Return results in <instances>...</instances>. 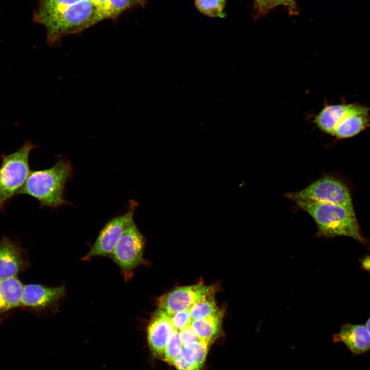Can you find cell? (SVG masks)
I'll use <instances>...</instances> for the list:
<instances>
[{"mask_svg": "<svg viewBox=\"0 0 370 370\" xmlns=\"http://www.w3.org/2000/svg\"><path fill=\"white\" fill-rule=\"evenodd\" d=\"M72 173L70 162L61 159L49 169L31 171L18 195L32 196L40 202L41 207L56 209L69 205L64 198V191Z\"/></svg>", "mask_w": 370, "mask_h": 370, "instance_id": "obj_1", "label": "cell"}, {"mask_svg": "<svg viewBox=\"0 0 370 370\" xmlns=\"http://www.w3.org/2000/svg\"><path fill=\"white\" fill-rule=\"evenodd\" d=\"M295 203L316 222L318 230L317 236L331 238L344 236L366 245L368 244L360 233L354 210L329 203L301 201Z\"/></svg>", "mask_w": 370, "mask_h": 370, "instance_id": "obj_2", "label": "cell"}, {"mask_svg": "<svg viewBox=\"0 0 370 370\" xmlns=\"http://www.w3.org/2000/svg\"><path fill=\"white\" fill-rule=\"evenodd\" d=\"M107 18L89 0H81L43 21L49 44L58 45L67 35L80 33Z\"/></svg>", "mask_w": 370, "mask_h": 370, "instance_id": "obj_3", "label": "cell"}, {"mask_svg": "<svg viewBox=\"0 0 370 370\" xmlns=\"http://www.w3.org/2000/svg\"><path fill=\"white\" fill-rule=\"evenodd\" d=\"M36 146L27 141L16 151L8 155H1L0 211H4L25 183L31 172L29 155L32 150Z\"/></svg>", "mask_w": 370, "mask_h": 370, "instance_id": "obj_4", "label": "cell"}, {"mask_svg": "<svg viewBox=\"0 0 370 370\" xmlns=\"http://www.w3.org/2000/svg\"><path fill=\"white\" fill-rule=\"evenodd\" d=\"M288 199L297 202L338 204L354 210L348 188L339 179L323 177L304 189L287 193Z\"/></svg>", "mask_w": 370, "mask_h": 370, "instance_id": "obj_5", "label": "cell"}, {"mask_svg": "<svg viewBox=\"0 0 370 370\" xmlns=\"http://www.w3.org/2000/svg\"><path fill=\"white\" fill-rule=\"evenodd\" d=\"M145 239L134 221L125 229L110 257L118 266L124 280H130L135 268L143 261Z\"/></svg>", "mask_w": 370, "mask_h": 370, "instance_id": "obj_6", "label": "cell"}, {"mask_svg": "<svg viewBox=\"0 0 370 370\" xmlns=\"http://www.w3.org/2000/svg\"><path fill=\"white\" fill-rule=\"evenodd\" d=\"M136 204L131 202L128 211L108 221L102 228L89 251L82 258L88 261L95 256H110L125 229L133 220Z\"/></svg>", "mask_w": 370, "mask_h": 370, "instance_id": "obj_7", "label": "cell"}, {"mask_svg": "<svg viewBox=\"0 0 370 370\" xmlns=\"http://www.w3.org/2000/svg\"><path fill=\"white\" fill-rule=\"evenodd\" d=\"M215 289L214 285L208 286L202 283L177 287L158 298V308L171 316L180 311L189 309Z\"/></svg>", "mask_w": 370, "mask_h": 370, "instance_id": "obj_8", "label": "cell"}, {"mask_svg": "<svg viewBox=\"0 0 370 370\" xmlns=\"http://www.w3.org/2000/svg\"><path fill=\"white\" fill-rule=\"evenodd\" d=\"M65 295L64 285L50 287L34 284L26 285L21 307L35 310L54 311Z\"/></svg>", "mask_w": 370, "mask_h": 370, "instance_id": "obj_9", "label": "cell"}, {"mask_svg": "<svg viewBox=\"0 0 370 370\" xmlns=\"http://www.w3.org/2000/svg\"><path fill=\"white\" fill-rule=\"evenodd\" d=\"M174 330L170 316L157 308L151 316L147 327L148 344L155 357L164 360L165 346Z\"/></svg>", "mask_w": 370, "mask_h": 370, "instance_id": "obj_10", "label": "cell"}, {"mask_svg": "<svg viewBox=\"0 0 370 370\" xmlns=\"http://www.w3.org/2000/svg\"><path fill=\"white\" fill-rule=\"evenodd\" d=\"M370 107L358 103H350L342 116L332 136L338 139L350 138L370 126Z\"/></svg>", "mask_w": 370, "mask_h": 370, "instance_id": "obj_11", "label": "cell"}, {"mask_svg": "<svg viewBox=\"0 0 370 370\" xmlns=\"http://www.w3.org/2000/svg\"><path fill=\"white\" fill-rule=\"evenodd\" d=\"M28 265L25 250L10 238L4 236L0 240V280L16 276Z\"/></svg>", "mask_w": 370, "mask_h": 370, "instance_id": "obj_12", "label": "cell"}, {"mask_svg": "<svg viewBox=\"0 0 370 370\" xmlns=\"http://www.w3.org/2000/svg\"><path fill=\"white\" fill-rule=\"evenodd\" d=\"M335 342H342L354 355L370 349V335L365 325L345 323L340 331L334 335Z\"/></svg>", "mask_w": 370, "mask_h": 370, "instance_id": "obj_13", "label": "cell"}, {"mask_svg": "<svg viewBox=\"0 0 370 370\" xmlns=\"http://www.w3.org/2000/svg\"><path fill=\"white\" fill-rule=\"evenodd\" d=\"M350 103L326 105L314 117L313 123L322 132L332 135L340 119Z\"/></svg>", "mask_w": 370, "mask_h": 370, "instance_id": "obj_14", "label": "cell"}, {"mask_svg": "<svg viewBox=\"0 0 370 370\" xmlns=\"http://www.w3.org/2000/svg\"><path fill=\"white\" fill-rule=\"evenodd\" d=\"M225 309H219L215 314L206 318L192 321L190 326L200 341L210 343L220 333Z\"/></svg>", "mask_w": 370, "mask_h": 370, "instance_id": "obj_15", "label": "cell"}, {"mask_svg": "<svg viewBox=\"0 0 370 370\" xmlns=\"http://www.w3.org/2000/svg\"><path fill=\"white\" fill-rule=\"evenodd\" d=\"M24 286L16 276L0 280V295L8 310L21 307Z\"/></svg>", "mask_w": 370, "mask_h": 370, "instance_id": "obj_16", "label": "cell"}, {"mask_svg": "<svg viewBox=\"0 0 370 370\" xmlns=\"http://www.w3.org/2000/svg\"><path fill=\"white\" fill-rule=\"evenodd\" d=\"M209 343L202 341L183 345L180 356L187 363L200 369L208 354Z\"/></svg>", "mask_w": 370, "mask_h": 370, "instance_id": "obj_17", "label": "cell"}, {"mask_svg": "<svg viewBox=\"0 0 370 370\" xmlns=\"http://www.w3.org/2000/svg\"><path fill=\"white\" fill-rule=\"evenodd\" d=\"M215 290L195 303L189 308L192 321L201 320L216 313L219 308L215 299Z\"/></svg>", "mask_w": 370, "mask_h": 370, "instance_id": "obj_18", "label": "cell"}, {"mask_svg": "<svg viewBox=\"0 0 370 370\" xmlns=\"http://www.w3.org/2000/svg\"><path fill=\"white\" fill-rule=\"evenodd\" d=\"M81 0H40V7L36 16L41 24L67 7Z\"/></svg>", "mask_w": 370, "mask_h": 370, "instance_id": "obj_19", "label": "cell"}, {"mask_svg": "<svg viewBox=\"0 0 370 370\" xmlns=\"http://www.w3.org/2000/svg\"><path fill=\"white\" fill-rule=\"evenodd\" d=\"M226 0H195L197 9L202 14L212 17H224Z\"/></svg>", "mask_w": 370, "mask_h": 370, "instance_id": "obj_20", "label": "cell"}, {"mask_svg": "<svg viewBox=\"0 0 370 370\" xmlns=\"http://www.w3.org/2000/svg\"><path fill=\"white\" fill-rule=\"evenodd\" d=\"M182 346L179 331L175 329L165 346L164 360L173 365L174 360L180 355Z\"/></svg>", "mask_w": 370, "mask_h": 370, "instance_id": "obj_21", "label": "cell"}, {"mask_svg": "<svg viewBox=\"0 0 370 370\" xmlns=\"http://www.w3.org/2000/svg\"><path fill=\"white\" fill-rule=\"evenodd\" d=\"M110 17L118 15L126 9L137 4H143L142 0H109Z\"/></svg>", "mask_w": 370, "mask_h": 370, "instance_id": "obj_22", "label": "cell"}, {"mask_svg": "<svg viewBox=\"0 0 370 370\" xmlns=\"http://www.w3.org/2000/svg\"><path fill=\"white\" fill-rule=\"evenodd\" d=\"M170 317L175 329L178 331L189 325L192 321L189 309L180 311L170 316Z\"/></svg>", "mask_w": 370, "mask_h": 370, "instance_id": "obj_23", "label": "cell"}, {"mask_svg": "<svg viewBox=\"0 0 370 370\" xmlns=\"http://www.w3.org/2000/svg\"><path fill=\"white\" fill-rule=\"evenodd\" d=\"M179 333L183 345L199 341L190 325L179 330Z\"/></svg>", "mask_w": 370, "mask_h": 370, "instance_id": "obj_24", "label": "cell"}, {"mask_svg": "<svg viewBox=\"0 0 370 370\" xmlns=\"http://www.w3.org/2000/svg\"><path fill=\"white\" fill-rule=\"evenodd\" d=\"M106 16L110 18V4L109 0H89Z\"/></svg>", "mask_w": 370, "mask_h": 370, "instance_id": "obj_25", "label": "cell"}, {"mask_svg": "<svg viewBox=\"0 0 370 370\" xmlns=\"http://www.w3.org/2000/svg\"><path fill=\"white\" fill-rule=\"evenodd\" d=\"M173 365L178 370H200L196 366L187 363L180 355L174 360Z\"/></svg>", "mask_w": 370, "mask_h": 370, "instance_id": "obj_26", "label": "cell"}, {"mask_svg": "<svg viewBox=\"0 0 370 370\" xmlns=\"http://www.w3.org/2000/svg\"><path fill=\"white\" fill-rule=\"evenodd\" d=\"M8 310L6 306L5 303H4L0 295V313H3Z\"/></svg>", "mask_w": 370, "mask_h": 370, "instance_id": "obj_27", "label": "cell"}, {"mask_svg": "<svg viewBox=\"0 0 370 370\" xmlns=\"http://www.w3.org/2000/svg\"><path fill=\"white\" fill-rule=\"evenodd\" d=\"M365 326H366L367 330L370 335V317L367 320V321L366 323V324H365Z\"/></svg>", "mask_w": 370, "mask_h": 370, "instance_id": "obj_28", "label": "cell"}]
</instances>
